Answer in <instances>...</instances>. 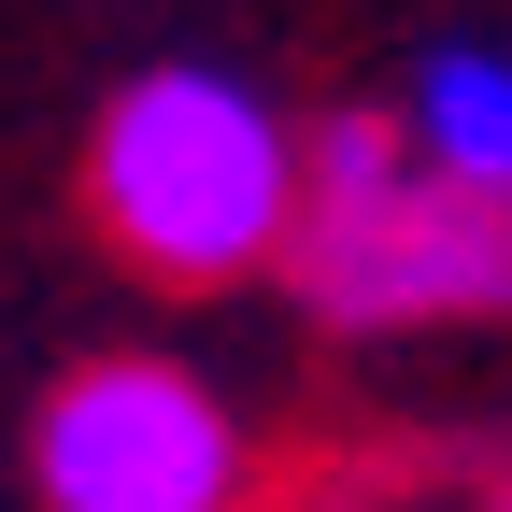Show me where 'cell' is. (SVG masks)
<instances>
[{
    "instance_id": "3957f363",
    "label": "cell",
    "mask_w": 512,
    "mask_h": 512,
    "mask_svg": "<svg viewBox=\"0 0 512 512\" xmlns=\"http://www.w3.org/2000/svg\"><path fill=\"white\" fill-rule=\"evenodd\" d=\"M29 498L43 512H242L256 441L185 356H86L29 413Z\"/></svg>"
},
{
    "instance_id": "5b68a950",
    "label": "cell",
    "mask_w": 512,
    "mask_h": 512,
    "mask_svg": "<svg viewBox=\"0 0 512 512\" xmlns=\"http://www.w3.org/2000/svg\"><path fill=\"white\" fill-rule=\"evenodd\" d=\"M484 512H512V484H498V498H484Z\"/></svg>"
},
{
    "instance_id": "277c9868",
    "label": "cell",
    "mask_w": 512,
    "mask_h": 512,
    "mask_svg": "<svg viewBox=\"0 0 512 512\" xmlns=\"http://www.w3.org/2000/svg\"><path fill=\"white\" fill-rule=\"evenodd\" d=\"M384 128L413 143V171L470 185V200H512V43H427Z\"/></svg>"
},
{
    "instance_id": "7a4b0ae2",
    "label": "cell",
    "mask_w": 512,
    "mask_h": 512,
    "mask_svg": "<svg viewBox=\"0 0 512 512\" xmlns=\"http://www.w3.org/2000/svg\"><path fill=\"white\" fill-rule=\"evenodd\" d=\"M285 285L313 299V328H470L512 313V200L413 171V143L384 114H328L299 143V228H285Z\"/></svg>"
},
{
    "instance_id": "6da1fadb",
    "label": "cell",
    "mask_w": 512,
    "mask_h": 512,
    "mask_svg": "<svg viewBox=\"0 0 512 512\" xmlns=\"http://www.w3.org/2000/svg\"><path fill=\"white\" fill-rule=\"evenodd\" d=\"M86 214L157 285H256L299 228V128L228 57H143L86 128Z\"/></svg>"
}]
</instances>
